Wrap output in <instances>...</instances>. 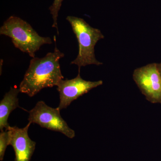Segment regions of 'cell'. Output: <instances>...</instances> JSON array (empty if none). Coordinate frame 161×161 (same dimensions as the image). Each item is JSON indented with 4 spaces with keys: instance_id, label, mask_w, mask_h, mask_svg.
<instances>
[{
    "instance_id": "obj_1",
    "label": "cell",
    "mask_w": 161,
    "mask_h": 161,
    "mask_svg": "<svg viewBox=\"0 0 161 161\" xmlns=\"http://www.w3.org/2000/svg\"><path fill=\"white\" fill-rule=\"evenodd\" d=\"M53 52L43 58H34L20 83L19 89L32 97L43 89L57 86L64 77L61 73L60 60L64 54L58 49L55 43Z\"/></svg>"
},
{
    "instance_id": "obj_2",
    "label": "cell",
    "mask_w": 161,
    "mask_h": 161,
    "mask_svg": "<svg viewBox=\"0 0 161 161\" xmlns=\"http://www.w3.org/2000/svg\"><path fill=\"white\" fill-rule=\"evenodd\" d=\"M0 34L11 38L15 47L32 58L42 45L53 43L50 38L41 36L27 22L14 16L4 22Z\"/></svg>"
},
{
    "instance_id": "obj_3",
    "label": "cell",
    "mask_w": 161,
    "mask_h": 161,
    "mask_svg": "<svg viewBox=\"0 0 161 161\" xmlns=\"http://www.w3.org/2000/svg\"><path fill=\"white\" fill-rule=\"evenodd\" d=\"M66 19L71 26L79 46L78 56L71 64H76L79 69L90 64H103L96 59L95 53L96 43L104 38L100 30L92 27L81 18L68 16Z\"/></svg>"
},
{
    "instance_id": "obj_4",
    "label": "cell",
    "mask_w": 161,
    "mask_h": 161,
    "mask_svg": "<svg viewBox=\"0 0 161 161\" xmlns=\"http://www.w3.org/2000/svg\"><path fill=\"white\" fill-rule=\"evenodd\" d=\"M60 111L58 107L52 108L40 101L30 111L28 120L31 124H37L42 128L60 132L69 138H74L75 131L61 117Z\"/></svg>"
},
{
    "instance_id": "obj_5",
    "label": "cell",
    "mask_w": 161,
    "mask_h": 161,
    "mask_svg": "<svg viewBox=\"0 0 161 161\" xmlns=\"http://www.w3.org/2000/svg\"><path fill=\"white\" fill-rule=\"evenodd\" d=\"M133 79L147 100L152 103H161V78L157 63L136 69Z\"/></svg>"
},
{
    "instance_id": "obj_6",
    "label": "cell",
    "mask_w": 161,
    "mask_h": 161,
    "mask_svg": "<svg viewBox=\"0 0 161 161\" xmlns=\"http://www.w3.org/2000/svg\"><path fill=\"white\" fill-rule=\"evenodd\" d=\"M80 73V69H78V74L76 78L70 80L62 79L57 86L60 96L58 108L60 110L66 108L72 102L103 84L102 80L92 81L84 80Z\"/></svg>"
},
{
    "instance_id": "obj_7",
    "label": "cell",
    "mask_w": 161,
    "mask_h": 161,
    "mask_svg": "<svg viewBox=\"0 0 161 161\" xmlns=\"http://www.w3.org/2000/svg\"><path fill=\"white\" fill-rule=\"evenodd\" d=\"M31 123L23 128L17 126L9 127V129L11 145L14 150L15 161H30L36 149V142L32 140L28 135V130Z\"/></svg>"
},
{
    "instance_id": "obj_8",
    "label": "cell",
    "mask_w": 161,
    "mask_h": 161,
    "mask_svg": "<svg viewBox=\"0 0 161 161\" xmlns=\"http://www.w3.org/2000/svg\"><path fill=\"white\" fill-rule=\"evenodd\" d=\"M20 91L17 88L10 87L9 92L6 93L0 102V130L1 131L9 130V124L8 119L11 112L19 106L18 96Z\"/></svg>"
},
{
    "instance_id": "obj_9",
    "label": "cell",
    "mask_w": 161,
    "mask_h": 161,
    "mask_svg": "<svg viewBox=\"0 0 161 161\" xmlns=\"http://www.w3.org/2000/svg\"><path fill=\"white\" fill-rule=\"evenodd\" d=\"M63 1L64 0H54L53 3L49 7V9L53 20V23L52 25V27L57 30V32L58 35L59 34L58 24V13Z\"/></svg>"
},
{
    "instance_id": "obj_10",
    "label": "cell",
    "mask_w": 161,
    "mask_h": 161,
    "mask_svg": "<svg viewBox=\"0 0 161 161\" xmlns=\"http://www.w3.org/2000/svg\"><path fill=\"white\" fill-rule=\"evenodd\" d=\"M10 135L9 130L1 131L0 133V160L3 161L6 148L9 145Z\"/></svg>"
},
{
    "instance_id": "obj_11",
    "label": "cell",
    "mask_w": 161,
    "mask_h": 161,
    "mask_svg": "<svg viewBox=\"0 0 161 161\" xmlns=\"http://www.w3.org/2000/svg\"><path fill=\"white\" fill-rule=\"evenodd\" d=\"M158 67L159 72L161 78V63L158 64Z\"/></svg>"
}]
</instances>
